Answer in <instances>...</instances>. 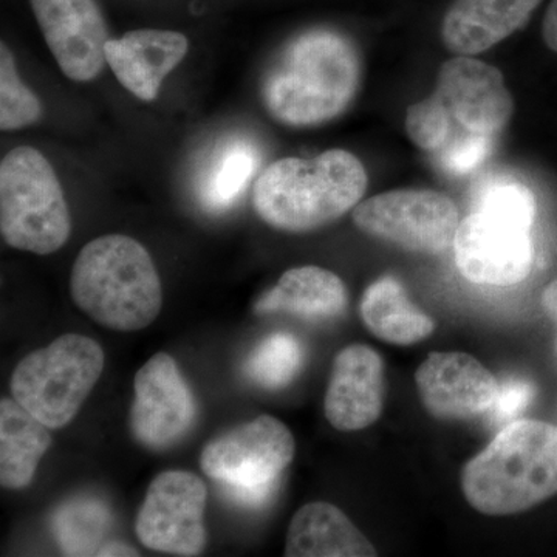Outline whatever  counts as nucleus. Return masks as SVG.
Returning <instances> with one entry per match:
<instances>
[{
  "label": "nucleus",
  "mask_w": 557,
  "mask_h": 557,
  "mask_svg": "<svg viewBox=\"0 0 557 557\" xmlns=\"http://www.w3.org/2000/svg\"><path fill=\"white\" fill-rule=\"evenodd\" d=\"M424 408L438 420H471L491 409L497 397L496 376L463 351H434L416 375Z\"/></svg>",
  "instance_id": "14"
},
{
  "label": "nucleus",
  "mask_w": 557,
  "mask_h": 557,
  "mask_svg": "<svg viewBox=\"0 0 557 557\" xmlns=\"http://www.w3.org/2000/svg\"><path fill=\"white\" fill-rule=\"evenodd\" d=\"M530 230L515 220L474 209L461 220L454 240L458 270L475 284H519L533 267Z\"/></svg>",
  "instance_id": "11"
},
{
  "label": "nucleus",
  "mask_w": 557,
  "mask_h": 557,
  "mask_svg": "<svg viewBox=\"0 0 557 557\" xmlns=\"http://www.w3.org/2000/svg\"><path fill=\"white\" fill-rule=\"evenodd\" d=\"M70 295L87 317L115 332L149 327L163 307V287L148 249L123 234L98 237L81 249Z\"/></svg>",
  "instance_id": "3"
},
{
  "label": "nucleus",
  "mask_w": 557,
  "mask_h": 557,
  "mask_svg": "<svg viewBox=\"0 0 557 557\" xmlns=\"http://www.w3.org/2000/svg\"><path fill=\"white\" fill-rule=\"evenodd\" d=\"M304 348L289 333H273L249 355L245 370L259 386L276 391L292 383L302 368Z\"/></svg>",
  "instance_id": "24"
},
{
  "label": "nucleus",
  "mask_w": 557,
  "mask_h": 557,
  "mask_svg": "<svg viewBox=\"0 0 557 557\" xmlns=\"http://www.w3.org/2000/svg\"><path fill=\"white\" fill-rule=\"evenodd\" d=\"M104 364L97 341L70 333L22 359L11 376V394L47 428L61 429L78 416Z\"/></svg>",
  "instance_id": "6"
},
{
  "label": "nucleus",
  "mask_w": 557,
  "mask_h": 557,
  "mask_svg": "<svg viewBox=\"0 0 557 557\" xmlns=\"http://www.w3.org/2000/svg\"><path fill=\"white\" fill-rule=\"evenodd\" d=\"M542 306L547 311L549 319L555 322L557 329V278L545 288L544 296H542ZM556 347H557V335H556Z\"/></svg>",
  "instance_id": "31"
},
{
  "label": "nucleus",
  "mask_w": 557,
  "mask_h": 557,
  "mask_svg": "<svg viewBox=\"0 0 557 557\" xmlns=\"http://www.w3.org/2000/svg\"><path fill=\"white\" fill-rule=\"evenodd\" d=\"M208 490L188 471L161 472L150 482L137 516V536L146 548L174 556H199L207 545Z\"/></svg>",
  "instance_id": "9"
},
{
  "label": "nucleus",
  "mask_w": 557,
  "mask_h": 557,
  "mask_svg": "<svg viewBox=\"0 0 557 557\" xmlns=\"http://www.w3.org/2000/svg\"><path fill=\"white\" fill-rule=\"evenodd\" d=\"M0 233L9 247L38 256L53 255L72 234L60 178L30 146L10 150L0 163Z\"/></svg>",
  "instance_id": "5"
},
{
  "label": "nucleus",
  "mask_w": 557,
  "mask_h": 557,
  "mask_svg": "<svg viewBox=\"0 0 557 557\" xmlns=\"http://www.w3.org/2000/svg\"><path fill=\"white\" fill-rule=\"evenodd\" d=\"M542 0H456L442 22L446 49L463 57L483 53L530 21Z\"/></svg>",
  "instance_id": "17"
},
{
  "label": "nucleus",
  "mask_w": 557,
  "mask_h": 557,
  "mask_svg": "<svg viewBox=\"0 0 557 557\" xmlns=\"http://www.w3.org/2000/svg\"><path fill=\"white\" fill-rule=\"evenodd\" d=\"M493 139L490 135L474 134L454 127L453 134L442 149L435 152L437 163L446 174L454 177H463L469 172L478 170L487 159L493 149Z\"/></svg>",
  "instance_id": "28"
},
{
  "label": "nucleus",
  "mask_w": 557,
  "mask_h": 557,
  "mask_svg": "<svg viewBox=\"0 0 557 557\" xmlns=\"http://www.w3.org/2000/svg\"><path fill=\"white\" fill-rule=\"evenodd\" d=\"M110 520L108 505L100 498H70L54 511V537L64 555L98 556L108 542Z\"/></svg>",
  "instance_id": "23"
},
{
  "label": "nucleus",
  "mask_w": 557,
  "mask_h": 557,
  "mask_svg": "<svg viewBox=\"0 0 557 557\" xmlns=\"http://www.w3.org/2000/svg\"><path fill=\"white\" fill-rule=\"evenodd\" d=\"M196 416V398L175 359L163 351L153 355L134 380V438L148 449H170L188 434Z\"/></svg>",
  "instance_id": "10"
},
{
  "label": "nucleus",
  "mask_w": 557,
  "mask_h": 557,
  "mask_svg": "<svg viewBox=\"0 0 557 557\" xmlns=\"http://www.w3.org/2000/svg\"><path fill=\"white\" fill-rule=\"evenodd\" d=\"M295 438L277 418L260 416L211 440L201 453V471L222 483L242 507L265 505L295 458Z\"/></svg>",
  "instance_id": "7"
},
{
  "label": "nucleus",
  "mask_w": 557,
  "mask_h": 557,
  "mask_svg": "<svg viewBox=\"0 0 557 557\" xmlns=\"http://www.w3.org/2000/svg\"><path fill=\"white\" fill-rule=\"evenodd\" d=\"M50 428L22 408L16 399L0 401V483L24 490L35 479L39 461L51 446Z\"/></svg>",
  "instance_id": "20"
},
{
  "label": "nucleus",
  "mask_w": 557,
  "mask_h": 557,
  "mask_svg": "<svg viewBox=\"0 0 557 557\" xmlns=\"http://www.w3.org/2000/svg\"><path fill=\"white\" fill-rule=\"evenodd\" d=\"M359 78L354 44L319 28L298 36L282 51L263 81V104L285 126H319L346 112L357 97Z\"/></svg>",
  "instance_id": "1"
},
{
  "label": "nucleus",
  "mask_w": 557,
  "mask_h": 557,
  "mask_svg": "<svg viewBox=\"0 0 557 557\" xmlns=\"http://www.w3.org/2000/svg\"><path fill=\"white\" fill-rule=\"evenodd\" d=\"M434 94L456 126L474 134L496 137L515 112V101L500 70L463 54L440 67Z\"/></svg>",
  "instance_id": "13"
},
{
  "label": "nucleus",
  "mask_w": 557,
  "mask_h": 557,
  "mask_svg": "<svg viewBox=\"0 0 557 557\" xmlns=\"http://www.w3.org/2000/svg\"><path fill=\"white\" fill-rule=\"evenodd\" d=\"M384 401V362L373 348L354 344L333 361L324 410L343 432L361 431L379 420Z\"/></svg>",
  "instance_id": "15"
},
{
  "label": "nucleus",
  "mask_w": 557,
  "mask_h": 557,
  "mask_svg": "<svg viewBox=\"0 0 557 557\" xmlns=\"http://www.w3.org/2000/svg\"><path fill=\"white\" fill-rule=\"evenodd\" d=\"M461 490L487 516L518 515L557 494V428L511 421L465 465Z\"/></svg>",
  "instance_id": "4"
},
{
  "label": "nucleus",
  "mask_w": 557,
  "mask_h": 557,
  "mask_svg": "<svg viewBox=\"0 0 557 557\" xmlns=\"http://www.w3.org/2000/svg\"><path fill=\"white\" fill-rule=\"evenodd\" d=\"M260 156L247 138H231L218 150L199 180L197 196L209 212L233 208L259 170Z\"/></svg>",
  "instance_id": "22"
},
{
  "label": "nucleus",
  "mask_w": 557,
  "mask_h": 557,
  "mask_svg": "<svg viewBox=\"0 0 557 557\" xmlns=\"http://www.w3.org/2000/svg\"><path fill=\"white\" fill-rule=\"evenodd\" d=\"M30 7L61 72L75 83L97 79L110 39L97 0H30Z\"/></svg>",
  "instance_id": "12"
},
{
  "label": "nucleus",
  "mask_w": 557,
  "mask_h": 557,
  "mask_svg": "<svg viewBox=\"0 0 557 557\" xmlns=\"http://www.w3.org/2000/svg\"><path fill=\"white\" fill-rule=\"evenodd\" d=\"M361 317L376 338L397 346H410L434 332V321L417 309L395 277H381L364 292Z\"/></svg>",
  "instance_id": "21"
},
{
  "label": "nucleus",
  "mask_w": 557,
  "mask_h": 557,
  "mask_svg": "<svg viewBox=\"0 0 557 557\" xmlns=\"http://www.w3.org/2000/svg\"><path fill=\"white\" fill-rule=\"evenodd\" d=\"M456 123L437 95L409 106L406 112V132L418 148L435 153L445 146Z\"/></svg>",
  "instance_id": "26"
},
{
  "label": "nucleus",
  "mask_w": 557,
  "mask_h": 557,
  "mask_svg": "<svg viewBox=\"0 0 557 557\" xmlns=\"http://www.w3.org/2000/svg\"><path fill=\"white\" fill-rule=\"evenodd\" d=\"M189 50L183 33L139 28L106 44V62L121 86L145 102L159 98L164 78Z\"/></svg>",
  "instance_id": "16"
},
{
  "label": "nucleus",
  "mask_w": 557,
  "mask_h": 557,
  "mask_svg": "<svg viewBox=\"0 0 557 557\" xmlns=\"http://www.w3.org/2000/svg\"><path fill=\"white\" fill-rule=\"evenodd\" d=\"M366 189L368 174L358 157L330 149L314 159L271 163L256 180L252 207L271 228L310 233L357 207Z\"/></svg>",
  "instance_id": "2"
},
{
  "label": "nucleus",
  "mask_w": 557,
  "mask_h": 557,
  "mask_svg": "<svg viewBox=\"0 0 557 557\" xmlns=\"http://www.w3.org/2000/svg\"><path fill=\"white\" fill-rule=\"evenodd\" d=\"M98 556H139V553L123 542L110 541L102 545Z\"/></svg>",
  "instance_id": "32"
},
{
  "label": "nucleus",
  "mask_w": 557,
  "mask_h": 557,
  "mask_svg": "<svg viewBox=\"0 0 557 557\" xmlns=\"http://www.w3.org/2000/svg\"><path fill=\"white\" fill-rule=\"evenodd\" d=\"M354 222L362 233L406 251L442 255L454 245L460 218L445 194L398 189L359 201Z\"/></svg>",
  "instance_id": "8"
},
{
  "label": "nucleus",
  "mask_w": 557,
  "mask_h": 557,
  "mask_svg": "<svg viewBox=\"0 0 557 557\" xmlns=\"http://www.w3.org/2000/svg\"><path fill=\"white\" fill-rule=\"evenodd\" d=\"M542 36H544L548 49L557 53V0H552L547 13H545Z\"/></svg>",
  "instance_id": "30"
},
{
  "label": "nucleus",
  "mask_w": 557,
  "mask_h": 557,
  "mask_svg": "<svg viewBox=\"0 0 557 557\" xmlns=\"http://www.w3.org/2000/svg\"><path fill=\"white\" fill-rule=\"evenodd\" d=\"M285 556L370 557L376 556V549L339 508L313 502L289 523Z\"/></svg>",
  "instance_id": "19"
},
{
  "label": "nucleus",
  "mask_w": 557,
  "mask_h": 557,
  "mask_svg": "<svg viewBox=\"0 0 557 557\" xmlns=\"http://www.w3.org/2000/svg\"><path fill=\"white\" fill-rule=\"evenodd\" d=\"M474 209L533 226L536 218V199L522 183L497 180L480 190Z\"/></svg>",
  "instance_id": "27"
},
{
  "label": "nucleus",
  "mask_w": 557,
  "mask_h": 557,
  "mask_svg": "<svg viewBox=\"0 0 557 557\" xmlns=\"http://www.w3.org/2000/svg\"><path fill=\"white\" fill-rule=\"evenodd\" d=\"M536 387L531 381L508 379L498 384L497 397L491 406V416L496 423H511L533 401Z\"/></svg>",
  "instance_id": "29"
},
{
  "label": "nucleus",
  "mask_w": 557,
  "mask_h": 557,
  "mask_svg": "<svg viewBox=\"0 0 557 557\" xmlns=\"http://www.w3.org/2000/svg\"><path fill=\"white\" fill-rule=\"evenodd\" d=\"M42 116L44 108L38 95L21 79L9 46L0 44V129H25L39 123Z\"/></svg>",
  "instance_id": "25"
},
{
  "label": "nucleus",
  "mask_w": 557,
  "mask_h": 557,
  "mask_svg": "<svg viewBox=\"0 0 557 557\" xmlns=\"http://www.w3.org/2000/svg\"><path fill=\"white\" fill-rule=\"evenodd\" d=\"M343 278L321 267L307 265L285 271L273 288L256 302L258 314L288 313L306 321H325L347 307Z\"/></svg>",
  "instance_id": "18"
}]
</instances>
